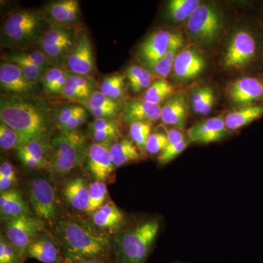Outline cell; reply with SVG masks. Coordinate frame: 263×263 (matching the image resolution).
<instances>
[{"instance_id":"obj_1","label":"cell","mask_w":263,"mask_h":263,"mask_svg":"<svg viewBox=\"0 0 263 263\" xmlns=\"http://www.w3.org/2000/svg\"><path fill=\"white\" fill-rule=\"evenodd\" d=\"M53 234L62 245L64 254L96 257L113 262L112 240L108 235L76 219L57 221Z\"/></svg>"},{"instance_id":"obj_2","label":"cell","mask_w":263,"mask_h":263,"mask_svg":"<svg viewBox=\"0 0 263 263\" xmlns=\"http://www.w3.org/2000/svg\"><path fill=\"white\" fill-rule=\"evenodd\" d=\"M0 119L16 131L27 143L33 140L46 141L48 117L35 104L18 97L2 98Z\"/></svg>"},{"instance_id":"obj_3","label":"cell","mask_w":263,"mask_h":263,"mask_svg":"<svg viewBox=\"0 0 263 263\" xmlns=\"http://www.w3.org/2000/svg\"><path fill=\"white\" fill-rule=\"evenodd\" d=\"M160 228L158 220L147 219L116 235L112 240L113 262L146 263Z\"/></svg>"},{"instance_id":"obj_4","label":"cell","mask_w":263,"mask_h":263,"mask_svg":"<svg viewBox=\"0 0 263 263\" xmlns=\"http://www.w3.org/2000/svg\"><path fill=\"white\" fill-rule=\"evenodd\" d=\"M49 24L44 13L21 9L10 13L2 27L1 43L4 47L24 48L39 42Z\"/></svg>"},{"instance_id":"obj_5","label":"cell","mask_w":263,"mask_h":263,"mask_svg":"<svg viewBox=\"0 0 263 263\" xmlns=\"http://www.w3.org/2000/svg\"><path fill=\"white\" fill-rule=\"evenodd\" d=\"M51 159L48 171L57 176H65L81 167L86 161L89 146L80 132H62L50 142Z\"/></svg>"},{"instance_id":"obj_6","label":"cell","mask_w":263,"mask_h":263,"mask_svg":"<svg viewBox=\"0 0 263 263\" xmlns=\"http://www.w3.org/2000/svg\"><path fill=\"white\" fill-rule=\"evenodd\" d=\"M70 27L50 26L40 40V50L47 57L53 67H60L73 50L81 35Z\"/></svg>"},{"instance_id":"obj_7","label":"cell","mask_w":263,"mask_h":263,"mask_svg":"<svg viewBox=\"0 0 263 263\" xmlns=\"http://www.w3.org/2000/svg\"><path fill=\"white\" fill-rule=\"evenodd\" d=\"M5 237L27 258L29 247L44 232L46 221L32 215H24L5 220Z\"/></svg>"},{"instance_id":"obj_8","label":"cell","mask_w":263,"mask_h":263,"mask_svg":"<svg viewBox=\"0 0 263 263\" xmlns=\"http://www.w3.org/2000/svg\"><path fill=\"white\" fill-rule=\"evenodd\" d=\"M222 28V19L219 10L212 5L202 4L187 21V29L198 42H214Z\"/></svg>"},{"instance_id":"obj_9","label":"cell","mask_w":263,"mask_h":263,"mask_svg":"<svg viewBox=\"0 0 263 263\" xmlns=\"http://www.w3.org/2000/svg\"><path fill=\"white\" fill-rule=\"evenodd\" d=\"M29 197L36 217L49 224L57 223L59 209L54 188L49 181L44 178H37L31 181Z\"/></svg>"},{"instance_id":"obj_10","label":"cell","mask_w":263,"mask_h":263,"mask_svg":"<svg viewBox=\"0 0 263 263\" xmlns=\"http://www.w3.org/2000/svg\"><path fill=\"white\" fill-rule=\"evenodd\" d=\"M259 43L253 33L240 29L232 37L226 55L224 65L227 68L242 69L250 65L257 58Z\"/></svg>"},{"instance_id":"obj_11","label":"cell","mask_w":263,"mask_h":263,"mask_svg":"<svg viewBox=\"0 0 263 263\" xmlns=\"http://www.w3.org/2000/svg\"><path fill=\"white\" fill-rule=\"evenodd\" d=\"M176 35V33L168 30L154 32L140 45L137 55L138 60L152 70L168 51Z\"/></svg>"},{"instance_id":"obj_12","label":"cell","mask_w":263,"mask_h":263,"mask_svg":"<svg viewBox=\"0 0 263 263\" xmlns=\"http://www.w3.org/2000/svg\"><path fill=\"white\" fill-rule=\"evenodd\" d=\"M63 65L70 73L89 77L92 75L95 70L94 51L91 40L86 33H81L79 42L66 57Z\"/></svg>"},{"instance_id":"obj_13","label":"cell","mask_w":263,"mask_h":263,"mask_svg":"<svg viewBox=\"0 0 263 263\" xmlns=\"http://www.w3.org/2000/svg\"><path fill=\"white\" fill-rule=\"evenodd\" d=\"M86 168L96 181L110 182L114 178V167L110 146L93 143L88 149Z\"/></svg>"},{"instance_id":"obj_14","label":"cell","mask_w":263,"mask_h":263,"mask_svg":"<svg viewBox=\"0 0 263 263\" xmlns=\"http://www.w3.org/2000/svg\"><path fill=\"white\" fill-rule=\"evenodd\" d=\"M223 116L210 118L203 122L197 123L187 130V138L190 143L209 144L224 139L229 136Z\"/></svg>"},{"instance_id":"obj_15","label":"cell","mask_w":263,"mask_h":263,"mask_svg":"<svg viewBox=\"0 0 263 263\" xmlns=\"http://www.w3.org/2000/svg\"><path fill=\"white\" fill-rule=\"evenodd\" d=\"M34 85L24 76L20 67L12 62H2L0 65V87L5 94L26 95L34 89Z\"/></svg>"},{"instance_id":"obj_16","label":"cell","mask_w":263,"mask_h":263,"mask_svg":"<svg viewBox=\"0 0 263 263\" xmlns=\"http://www.w3.org/2000/svg\"><path fill=\"white\" fill-rule=\"evenodd\" d=\"M27 258L42 263H64V252L58 239L42 233L32 242L27 252Z\"/></svg>"},{"instance_id":"obj_17","label":"cell","mask_w":263,"mask_h":263,"mask_svg":"<svg viewBox=\"0 0 263 263\" xmlns=\"http://www.w3.org/2000/svg\"><path fill=\"white\" fill-rule=\"evenodd\" d=\"M91 216L93 226L105 234H119L125 226L124 214L114 202H105Z\"/></svg>"},{"instance_id":"obj_18","label":"cell","mask_w":263,"mask_h":263,"mask_svg":"<svg viewBox=\"0 0 263 263\" xmlns=\"http://www.w3.org/2000/svg\"><path fill=\"white\" fill-rule=\"evenodd\" d=\"M228 94L233 102L238 105H251L262 98L263 84L257 78H241L230 85Z\"/></svg>"},{"instance_id":"obj_19","label":"cell","mask_w":263,"mask_h":263,"mask_svg":"<svg viewBox=\"0 0 263 263\" xmlns=\"http://www.w3.org/2000/svg\"><path fill=\"white\" fill-rule=\"evenodd\" d=\"M162 107L136 99L127 102L123 106L122 119L126 124L135 122H156L161 119Z\"/></svg>"},{"instance_id":"obj_20","label":"cell","mask_w":263,"mask_h":263,"mask_svg":"<svg viewBox=\"0 0 263 263\" xmlns=\"http://www.w3.org/2000/svg\"><path fill=\"white\" fill-rule=\"evenodd\" d=\"M44 15L51 25H72L79 21L80 4L77 0L54 2L46 7Z\"/></svg>"},{"instance_id":"obj_21","label":"cell","mask_w":263,"mask_h":263,"mask_svg":"<svg viewBox=\"0 0 263 263\" xmlns=\"http://www.w3.org/2000/svg\"><path fill=\"white\" fill-rule=\"evenodd\" d=\"M205 67V60L198 52L186 49L179 53L175 60L174 75L180 80H193L201 73Z\"/></svg>"},{"instance_id":"obj_22","label":"cell","mask_w":263,"mask_h":263,"mask_svg":"<svg viewBox=\"0 0 263 263\" xmlns=\"http://www.w3.org/2000/svg\"><path fill=\"white\" fill-rule=\"evenodd\" d=\"M63 195L72 209L86 212L89 204V184L83 178H74L64 184Z\"/></svg>"},{"instance_id":"obj_23","label":"cell","mask_w":263,"mask_h":263,"mask_svg":"<svg viewBox=\"0 0 263 263\" xmlns=\"http://www.w3.org/2000/svg\"><path fill=\"white\" fill-rule=\"evenodd\" d=\"M188 106L183 95H175L167 99L162 107L161 120L165 124L181 129L186 124Z\"/></svg>"},{"instance_id":"obj_24","label":"cell","mask_w":263,"mask_h":263,"mask_svg":"<svg viewBox=\"0 0 263 263\" xmlns=\"http://www.w3.org/2000/svg\"><path fill=\"white\" fill-rule=\"evenodd\" d=\"M0 214L2 220L5 221L19 216L32 215V213L20 192L11 189L0 195Z\"/></svg>"},{"instance_id":"obj_25","label":"cell","mask_w":263,"mask_h":263,"mask_svg":"<svg viewBox=\"0 0 263 263\" xmlns=\"http://www.w3.org/2000/svg\"><path fill=\"white\" fill-rule=\"evenodd\" d=\"M263 116V104L247 105L230 112L224 118L227 129L234 131L258 120Z\"/></svg>"},{"instance_id":"obj_26","label":"cell","mask_w":263,"mask_h":263,"mask_svg":"<svg viewBox=\"0 0 263 263\" xmlns=\"http://www.w3.org/2000/svg\"><path fill=\"white\" fill-rule=\"evenodd\" d=\"M114 167H122L132 162L141 160L144 156L130 139L119 140L110 147Z\"/></svg>"},{"instance_id":"obj_27","label":"cell","mask_w":263,"mask_h":263,"mask_svg":"<svg viewBox=\"0 0 263 263\" xmlns=\"http://www.w3.org/2000/svg\"><path fill=\"white\" fill-rule=\"evenodd\" d=\"M70 72L65 67H52L43 74L42 81L45 92L51 96H62L64 86Z\"/></svg>"},{"instance_id":"obj_28","label":"cell","mask_w":263,"mask_h":263,"mask_svg":"<svg viewBox=\"0 0 263 263\" xmlns=\"http://www.w3.org/2000/svg\"><path fill=\"white\" fill-rule=\"evenodd\" d=\"M183 44L182 36L177 34L166 54L152 68V73L154 77L164 79L169 76L174 67L175 60L179 54V49L182 47Z\"/></svg>"},{"instance_id":"obj_29","label":"cell","mask_w":263,"mask_h":263,"mask_svg":"<svg viewBox=\"0 0 263 263\" xmlns=\"http://www.w3.org/2000/svg\"><path fill=\"white\" fill-rule=\"evenodd\" d=\"M126 76L122 74L107 76L100 85V91L108 98L120 103L126 92Z\"/></svg>"},{"instance_id":"obj_30","label":"cell","mask_w":263,"mask_h":263,"mask_svg":"<svg viewBox=\"0 0 263 263\" xmlns=\"http://www.w3.org/2000/svg\"><path fill=\"white\" fill-rule=\"evenodd\" d=\"M198 0H171L168 3L167 10L170 16L178 22L188 20L201 5Z\"/></svg>"},{"instance_id":"obj_31","label":"cell","mask_w":263,"mask_h":263,"mask_svg":"<svg viewBox=\"0 0 263 263\" xmlns=\"http://www.w3.org/2000/svg\"><path fill=\"white\" fill-rule=\"evenodd\" d=\"M7 61L12 62V63L18 66L27 80L34 86L42 81L44 72L24 56L22 52L9 55Z\"/></svg>"},{"instance_id":"obj_32","label":"cell","mask_w":263,"mask_h":263,"mask_svg":"<svg viewBox=\"0 0 263 263\" xmlns=\"http://www.w3.org/2000/svg\"><path fill=\"white\" fill-rule=\"evenodd\" d=\"M175 89L172 84L164 79L155 81L143 95V100L148 103L160 105L174 95Z\"/></svg>"},{"instance_id":"obj_33","label":"cell","mask_w":263,"mask_h":263,"mask_svg":"<svg viewBox=\"0 0 263 263\" xmlns=\"http://www.w3.org/2000/svg\"><path fill=\"white\" fill-rule=\"evenodd\" d=\"M215 101L214 91L209 86L196 90L193 95V108L195 113L202 116L208 115L212 111Z\"/></svg>"},{"instance_id":"obj_34","label":"cell","mask_w":263,"mask_h":263,"mask_svg":"<svg viewBox=\"0 0 263 263\" xmlns=\"http://www.w3.org/2000/svg\"><path fill=\"white\" fill-rule=\"evenodd\" d=\"M153 123L135 122L129 126L130 140L139 148L143 156L147 155L146 144L152 133Z\"/></svg>"},{"instance_id":"obj_35","label":"cell","mask_w":263,"mask_h":263,"mask_svg":"<svg viewBox=\"0 0 263 263\" xmlns=\"http://www.w3.org/2000/svg\"><path fill=\"white\" fill-rule=\"evenodd\" d=\"M106 183L95 181L89 183V204L86 214L92 215L98 209L103 206L108 198Z\"/></svg>"},{"instance_id":"obj_36","label":"cell","mask_w":263,"mask_h":263,"mask_svg":"<svg viewBox=\"0 0 263 263\" xmlns=\"http://www.w3.org/2000/svg\"><path fill=\"white\" fill-rule=\"evenodd\" d=\"M27 141L9 126L1 122L0 124V148L2 151L18 149Z\"/></svg>"},{"instance_id":"obj_37","label":"cell","mask_w":263,"mask_h":263,"mask_svg":"<svg viewBox=\"0 0 263 263\" xmlns=\"http://www.w3.org/2000/svg\"><path fill=\"white\" fill-rule=\"evenodd\" d=\"M27 259L7 240L5 235L0 236V263H26Z\"/></svg>"},{"instance_id":"obj_38","label":"cell","mask_w":263,"mask_h":263,"mask_svg":"<svg viewBox=\"0 0 263 263\" xmlns=\"http://www.w3.org/2000/svg\"><path fill=\"white\" fill-rule=\"evenodd\" d=\"M88 136L93 143L111 146L119 141L122 137L121 127L112 128L104 130L88 132Z\"/></svg>"},{"instance_id":"obj_39","label":"cell","mask_w":263,"mask_h":263,"mask_svg":"<svg viewBox=\"0 0 263 263\" xmlns=\"http://www.w3.org/2000/svg\"><path fill=\"white\" fill-rule=\"evenodd\" d=\"M86 110H91L95 109L103 108H122L119 102L115 101L105 96L98 90H96L87 100L81 103Z\"/></svg>"},{"instance_id":"obj_40","label":"cell","mask_w":263,"mask_h":263,"mask_svg":"<svg viewBox=\"0 0 263 263\" xmlns=\"http://www.w3.org/2000/svg\"><path fill=\"white\" fill-rule=\"evenodd\" d=\"M62 97L66 100L79 102L81 104L86 101V98L78 84L75 74L70 73V72L69 74L64 86Z\"/></svg>"},{"instance_id":"obj_41","label":"cell","mask_w":263,"mask_h":263,"mask_svg":"<svg viewBox=\"0 0 263 263\" xmlns=\"http://www.w3.org/2000/svg\"><path fill=\"white\" fill-rule=\"evenodd\" d=\"M18 183L16 172L10 162H5L0 166V192L11 190Z\"/></svg>"},{"instance_id":"obj_42","label":"cell","mask_w":263,"mask_h":263,"mask_svg":"<svg viewBox=\"0 0 263 263\" xmlns=\"http://www.w3.org/2000/svg\"><path fill=\"white\" fill-rule=\"evenodd\" d=\"M190 142L189 140L178 143V144L170 145L166 147L165 149L157 157L159 163L161 165H164L171 162V161L176 159L178 156L181 155V153L187 148Z\"/></svg>"},{"instance_id":"obj_43","label":"cell","mask_w":263,"mask_h":263,"mask_svg":"<svg viewBox=\"0 0 263 263\" xmlns=\"http://www.w3.org/2000/svg\"><path fill=\"white\" fill-rule=\"evenodd\" d=\"M168 146L167 135L163 133H155L151 134L146 144L147 154L157 155L162 153Z\"/></svg>"},{"instance_id":"obj_44","label":"cell","mask_w":263,"mask_h":263,"mask_svg":"<svg viewBox=\"0 0 263 263\" xmlns=\"http://www.w3.org/2000/svg\"><path fill=\"white\" fill-rule=\"evenodd\" d=\"M84 110V107L79 105H67L62 108L56 117V125L59 130H61L67 123Z\"/></svg>"},{"instance_id":"obj_45","label":"cell","mask_w":263,"mask_h":263,"mask_svg":"<svg viewBox=\"0 0 263 263\" xmlns=\"http://www.w3.org/2000/svg\"><path fill=\"white\" fill-rule=\"evenodd\" d=\"M22 53L28 60H30L34 65L39 67L44 73L48 69L53 67L47 57L44 54V53L41 50L36 49L32 50V51H22Z\"/></svg>"},{"instance_id":"obj_46","label":"cell","mask_w":263,"mask_h":263,"mask_svg":"<svg viewBox=\"0 0 263 263\" xmlns=\"http://www.w3.org/2000/svg\"><path fill=\"white\" fill-rule=\"evenodd\" d=\"M155 79L152 72L145 68L141 76L134 84L130 85L132 91L135 93L139 92L141 90L147 89L152 85V81Z\"/></svg>"},{"instance_id":"obj_47","label":"cell","mask_w":263,"mask_h":263,"mask_svg":"<svg viewBox=\"0 0 263 263\" xmlns=\"http://www.w3.org/2000/svg\"><path fill=\"white\" fill-rule=\"evenodd\" d=\"M117 127H121V124L117 119H95L92 122L90 123L88 132L104 130Z\"/></svg>"},{"instance_id":"obj_48","label":"cell","mask_w":263,"mask_h":263,"mask_svg":"<svg viewBox=\"0 0 263 263\" xmlns=\"http://www.w3.org/2000/svg\"><path fill=\"white\" fill-rule=\"evenodd\" d=\"M16 152L18 158L20 159L21 162H22V164L25 167L32 170L46 169L43 164L38 162L35 159L33 158L32 156L27 153V152H25V151L22 149V148H18V149H16Z\"/></svg>"},{"instance_id":"obj_49","label":"cell","mask_w":263,"mask_h":263,"mask_svg":"<svg viewBox=\"0 0 263 263\" xmlns=\"http://www.w3.org/2000/svg\"><path fill=\"white\" fill-rule=\"evenodd\" d=\"M88 118H89V115H88L87 111H86V109L85 108L84 110H83L81 113L78 114L76 117L67 123L65 127L62 128L61 130L60 131L72 132L78 130V129L88 120Z\"/></svg>"},{"instance_id":"obj_50","label":"cell","mask_w":263,"mask_h":263,"mask_svg":"<svg viewBox=\"0 0 263 263\" xmlns=\"http://www.w3.org/2000/svg\"><path fill=\"white\" fill-rule=\"evenodd\" d=\"M64 263H108L96 257H79L70 254H64Z\"/></svg>"},{"instance_id":"obj_51","label":"cell","mask_w":263,"mask_h":263,"mask_svg":"<svg viewBox=\"0 0 263 263\" xmlns=\"http://www.w3.org/2000/svg\"><path fill=\"white\" fill-rule=\"evenodd\" d=\"M167 139H168V146L170 145L178 144L181 142L186 141L184 135L179 129H171L167 131Z\"/></svg>"},{"instance_id":"obj_52","label":"cell","mask_w":263,"mask_h":263,"mask_svg":"<svg viewBox=\"0 0 263 263\" xmlns=\"http://www.w3.org/2000/svg\"><path fill=\"white\" fill-rule=\"evenodd\" d=\"M175 263H184V262H176Z\"/></svg>"}]
</instances>
